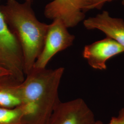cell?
Segmentation results:
<instances>
[{
    "label": "cell",
    "mask_w": 124,
    "mask_h": 124,
    "mask_svg": "<svg viewBox=\"0 0 124 124\" xmlns=\"http://www.w3.org/2000/svg\"><path fill=\"white\" fill-rule=\"evenodd\" d=\"M32 0L21 3L7 0L0 11L9 29L20 45L25 75L33 68L41 53L49 24L39 21L32 8Z\"/></svg>",
    "instance_id": "obj_2"
},
{
    "label": "cell",
    "mask_w": 124,
    "mask_h": 124,
    "mask_svg": "<svg viewBox=\"0 0 124 124\" xmlns=\"http://www.w3.org/2000/svg\"><path fill=\"white\" fill-rule=\"evenodd\" d=\"M8 75H11L10 72L0 65V77Z\"/></svg>",
    "instance_id": "obj_12"
},
{
    "label": "cell",
    "mask_w": 124,
    "mask_h": 124,
    "mask_svg": "<svg viewBox=\"0 0 124 124\" xmlns=\"http://www.w3.org/2000/svg\"><path fill=\"white\" fill-rule=\"evenodd\" d=\"M93 111L81 98L59 102L47 124H95Z\"/></svg>",
    "instance_id": "obj_5"
},
{
    "label": "cell",
    "mask_w": 124,
    "mask_h": 124,
    "mask_svg": "<svg viewBox=\"0 0 124 124\" xmlns=\"http://www.w3.org/2000/svg\"><path fill=\"white\" fill-rule=\"evenodd\" d=\"M124 52V47L109 37L85 46L83 57L89 65L99 70H106V62L110 58Z\"/></svg>",
    "instance_id": "obj_7"
},
{
    "label": "cell",
    "mask_w": 124,
    "mask_h": 124,
    "mask_svg": "<svg viewBox=\"0 0 124 124\" xmlns=\"http://www.w3.org/2000/svg\"></svg>",
    "instance_id": "obj_15"
},
{
    "label": "cell",
    "mask_w": 124,
    "mask_h": 124,
    "mask_svg": "<svg viewBox=\"0 0 124 124\" xmlns=\"http://www.w3.org/2000/svg\"><path fill=\"white\" fill-rule=\"evenodd\" d=\"M111 0H107L106 2L110 1H111ZM122 0V3H123V4H124V0Z\"/></svg>",
    "instance_id": "obj_13"
},
{
    "label": "cell",
    "mask_w": 124,
    "mask_h": 124,
    "mask_svg": "<svg viewBox=\"0 0 124 124\" xmlns=\"http://www.w3.org/2000/svg\"><path fill=\"white\" fill-rule=\"evenodd\" d=\"M105 0H87L86 11L93 9H100L105 3Z\"/></svg>",
    "instance_id": "obj_11"
},
{
    "label": "cell",
    "mask_w": 124,
    "mask_h": 124,
    "mask_svg": "<svg viewBox=\"0 0 124 124\" xmlns=\"http://www.w3.org/2000/svg\"><path fill=\"white\" fill-rule=\"evenodd\" d=\"M106 0H104V1H105V2H106Z\"/></svg>",
    "instance_id": "obj_14"
},
{
    "label": "cell",
    "mask_w": 124,
    "mask_h": 124,
    "mask_svg": "<svg viewBox=\"0 0 124 124\" xmlns=\"http://www.w3.org/2000/svg\"><path fill=\"white\" fill-rule=\"evenodd\" d=\"M84 25L87 30H98L107 37L115 40L124 47V21L114 18L104 11L96 16L85 19Z\"/></svg>",
    "instance_id": "obj_8"
},
{
    "label": "cell",
    "mask_w": 124,
    "mask_h": 124,
    "mask_svg": "<svg viewBox=\"0 0 124 124\" xmlns=\"http://www.w3.org/2000/svg\"><path fill=\"white\" fill-rule=\"evenodd\" d=\"M75 36L71 34L64 23L59 19L49 24L42 51L33 67L44 69L57 53L72 45Z\"/></svg>",
    "instance_id": "obj_4"
},
{
    "label": "cell",
    "mask_w": 124,
    "mask_h": 124,
    "mask_svg": "<svg viewBox=\"0 0 124 124\" xmlns=\"http://www.w3.org/2000/svg\"><path fill=\"white\" fill-rule=\"evenodd\" d=\"M87 0H53L46 5L45 16L61 20L68 28L76 26L85 18Z\"/></svg>",
    "instance_id": "obj_6"
},
{
    "label": "cell",
    "mask_w": 124,
    "mask_h": 124,
    "mask_svg": "<svg viewBox=\"0 0 124 124\" xmlns=\"http://www.w3.org/2000/svg\"><path fill=\"white\" fill-rule=\"evenodd\" d=\"M23 113L21 106L13 108L0 107V124H22Z\"/></svg>",
    "instance_id": "obj_10"
},
{
    "label": "cell",
    "mask_w": 124,
    "mask_h": 124,
    "mask_svg": "<svg viewBox=\"0 0 124 124\" xmlns=\"http://www.w3.org/2000/svg\"><path fill=\"white\" fill-rule=\"evenodd\" d=\"M0 65L20 82L25 79L20 45L9 29L0 11Z\"/></svg>",
    "instance_id": "obj_3"
},
{
    "label": "cell",
    "mask_w": 124,
    "mask_h": 124,
    "mask_svg": "<svg viewBox=\"0 0 124 124\" xmlns=\"http://www.w3.org/2000/svg\"><path fill=\"white\" fill-rule=\"evenodd\" d=\"M63 67L47 69L33 67L20 84L23 109L22 124H47L60 102L58 88Z\"/></svg>",
    "instance_id": "obj_1"
},
{
    "label": "cell",
    "mask_w": 124,
    "mask_h": 124,
    "mask_svg": "<svg viewBox=\"0 0 124 124\" xmlns=\"http://www.w3.org/2000/svg\"><path fill=\"white\" fill-rule=\"evenodd\" d=\"M21 83L11 75L0 77V107L13 108L21 105Z\"/></svg>",
    "instance_id": "obj_9"
}]
</instances>
